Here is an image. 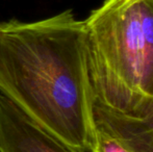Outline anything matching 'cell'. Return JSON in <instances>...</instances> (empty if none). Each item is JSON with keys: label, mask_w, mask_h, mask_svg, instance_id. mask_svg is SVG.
I'll return each instance as SVG.
<instances>
[{"label": "cell", "mask_w": 153, "mask_h": 152, "mask_svg": "<svg viewBox=\"0 0 153 152\" xmlns=\"http://www.w3.org/2000/svg\"><path fill=\"white\" fill-rule=\"evenodd\" d=\"M94 122L115 134L131 152H153V116L132 119L94 104Z\"/></svg>", "instance_id": "obj_4"}, {"label": "cell", "mask_w": 153, "mask_h": 152, "mask_svg": "<svg viewBox=\"0 0 153 152\" xmlns=\"http://www.w3.org/2000/svg\"><path fill=\"white\" fill-rule=\"evenodd\" d=\"M94 104L153 116V0H105L85 20Z\"/></svg>", "instance_id": "obj_2"}, {"label": "cell", "mask_w": 153, "mask_h": 152, "mask_svg": "<svg viewBox=\"0 0 153 152\" xmlns=\"http://www.w3.org/2000/svg\"><path fill=\"white\" fill-rule=\"evenodd\" d=\"M0 152H76L0 94Z\"/></svg>", "instance_id": "obj_3"}, {"label": "cell", "mask_w": 153, "mask_h": 152, "mask_svg": "<svg viewBox=\"0 0 153 152\" xmlns=\"http://www.w3.org/2000/svg\"><path fill=\"white\" fill-rule=\"evenodd\" d=\"M0 94L76 152L94 140L87 27L68 10L0 22Z\"/></svg>", "instance_id": "obj_1"}, {"label": "cell", "mask_w": 153, "mask_h": 152, "mask_svg": "<svg viewBox=\"0 0 153 152\" xmlns=\"http://www.w3.org/2000/svg\"><path fill=\"white\" fill-rule=\"evenodd\" d=\"M89 152H131L119 138L95 123L94 140Z\"/></svg>", "instance_id": "obj_5"}]
</instances>
